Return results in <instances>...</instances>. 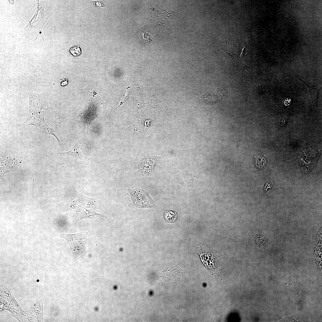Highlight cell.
Instances as JSON below:
<instances>
[{
  "label": "cell",
  "mask_w": 322,
  "mask_h": 322,
  "mask_svg": "<svg viewBox=\"0 0 322 322\" xmlns=\"http://www.w3.org/2000/svg\"><path fill=\"white\" fill-rule=\"evenodd\" d=\"M129 191L132 201L137 207L151 208L155 206L154 202L145 190L131 188L129 189Z\"/></svg>",
  "instance_id": "obj_3"
},
{
  "label": "cell",
  "mask_w": 322,
  "mask_h": 322,
  "mask_svg": "<svg viewBox=\"0 0 322 322\" xmlns=\"http://www.w3.org/2000/svg\"><path fill=\"white\" fill-rule=\"evenodd\" d=\"M159 159L160 157L157 156L149 155L142 157L139 163L138 172L143 176H151Z\"/></svg>",
  "instance_id": "obj_4"
},
{
  "label": "cell",
  "mask_w": 322,
  "mask_h": 322,
  "mask_svg": "<svg viewBox=\"0 0 322 322\" xmlns=\"http://www.w3.org/2000/svg\"><path fill=\"white\" fill-rule=\"evenodd\" d=\"M60 123H60L54 128H51L46 122L44 120V117L40 119L39 122L38 123L35 122V119H34L33 122L30 123V124L27 125L26 126L30 125H34L39 132L46 134L52 135L54 136L57 140L62 151H63L60 144V141L57 136L56 132L54 130V128Z\"/></svg>",
  "instance_id": "obj_8"
},
{
  "label": "cell",
  "mask_w": 322,
  "mask_h": 322,
  "mask_svg": "<svg viewBox=\"0 0 322 322\" xmlns=\"http://www.w3.org/2000/svg\"><path fill=\"white\" fill-rule=\"evenodd\" d=\"M97 200L88 198L82 195L74 189L72 196L67 204L63 208L62 211L75 208L82 205L95 203Z\"/></svg>",
  "instance_id": "obj_5"
},
{
  "label": "cell",
  "mask_w": 322,
  "mask_h": 322,
  "mask_svg": "<svg viewBox=\"0 0 322 322\" xmlns=\"http://www.w3.org/2000/svg\"><path fill=\"white\" fill-rule=\"evenodd\" d=\"M293 74H294L295 76L300 80L301 81H302L307 86L308 89L309 93L313 103L315 115L316 112V108L318 103V93L320 89V88H314L310 86L303 81L302 80L299 78L298 76H296L293 73Z\"/></svg>",
  "instance_id": "obj_10"
},
{
  "label": "cell",
  "mask_w": 322,
  "mask_h": 322,
  "mask_svg": "<svg viewBox=\"0 0 322 322\" xmlns=\"http://www.w3.org/2000/svg\"><path fill=\"white\" fill-rule=\"evenodd\" d=\"M254 244L255 247L265 249L268 246V239L261 234H257L254 237Z\"/></svg>",
  "instance_id": "obj_12"
},
{
  "label": "cell",
  "mask_w": 322,
  "mask_h": 322,
  "mask_svg": "<svg viewBox=\"0 0 322 322\" xmlns=\"http://www.w3.org/2000/svg\"><path fill=\"white\" fill-rule=\"evenodd\" d=\"M92 2L95 5L100 7H104V5L101 3L100 1H93Z\"/></svg>",
  "instance_id": "obj_18"
},
{
  "label": "cell",
  "mask_w": 322,
  "mask_h": 322,
  "mask_svg": "<svg viewBox=\"0 0 322 322\" xmlns=\"http://www.w3.org/2000/svg\"><path fill=\"white\" fill-rule=\"evenodd\" d=\"M253 164L256 168L260 170H263L265 168L267 161L266 158L260 154L254 155L253 158Z\"/></svg>",
  "instance_id": "obj_11"
},
{
  "label": "cell",
  "mask_w": 322,
  "mask_h": 322,
  "mask_svg": "<svg viewBox=\"0 0 322 322\" xmlns=\"http://www.w3.org/2000/svg\"><path fill=\"white\" fill-rule=\"evenodd\" d=\"M60 84L62 86H64L68 84V79L66 78H62L60 79Z\"/></svg>",
  "instance_id": "obj_17"
},
{
  "label": "cell",
  "mask_w": 322,
  "mask_h": 322,
  "mask_svg": "<svg viewBox=\"0 0 322 322\" xmlns=\"http://www.w3.org/2000/svg\"><path fill=\"white\" fill-rule=\"evenodd\" d=\"M165 220L167 222H173L176 221L177 218V213L172 210H166L163 213Z\"/></svg>",
  "instance_id": "obj_13"
},
{
  "label": "cell",
  "mask_w": 322,
  "mask_h": 322,
  "mask_svg": "<svg viewBox=\"0 0 322 322\" xmlns=\"http://www.w3.org/2000/svg\"><path fill=\"white\" fill-rule=\"evenodd\" d=\"M273 187L272 183L269 181L266 182L262 188L263 190L266 193L268 191Z\"/></svg>",
  "instance_id": "obj_16"
},
{
  "label": "cell",
  "mask_w": 322,
  "mask_h": 322,
  "mask_svg": "<svg viewBox=\"0 0 322 322\" xmlns=\"http://www.w3.org/2000/svg\"><path fill=\"white\" fill-rule=\"evenodd\" d=\"M70 53L74 56H77L80 55L81 50L78 46H76L71 48L70 50Z\"/></svg>",
  "instance_id": "obj_15"
},
{
  "label": "cell",
  "mask_w": 322,
  "mask_h": 322,
  "mask_svg": "<svg viewBox=\"0 0 322 322\" xmlns=\"http://www.w3.org/2000/svg\"><path fill=\"white\" fill-rule=\"evenodd\" d=\"M130 94V87L129 86H128L126 89V90L124 93L123 96L122 98V99L120 102V103L118 106L114 110L116 109L117 108L120 107V106L122 105L125 102L127 101L129 98V97Z\"/></svg>",
  "instance_id": "obj_14"
},
{
  "label": "cell",
  "mask_w": 322,
  "mask_h": 322,
  "mask_svg": "<svg viewBox=\"0 0 322 322\" xmlns=\"http://www.w3.org/2000/svg\"><path fill=\"white\" fill-rule=\"evenodd\" d=\"M181 186L186 191H189L196 185L198 179L196 177L188 173H179L175 176Z\"/></svg>",
  "instance_id": "obj_7"
},
{
  "label": "cell",
  "mask_w": 322,
  "mask_h": 322,
  "mask_svg": "<svg viewBox=\"0 0 322 322\" xmlns=\"http://www.w3.org/2000/svg\"><path fill=\"white\" fill-rule=\"evenodd\" d=\"M88 233L84 232L72 234L62 233L60 235L67 241L75 260H81L86 254Z\"/></svg>",
  "instance_id": "obj_1"
},
{
  "label": "cell",
  "mask_w": 322,
  "mask_h": 322,
  "mask_svg": "<svg viewBox=\"0 0 322 322\" xmlns=\"http://www.w3.org/2000/svg\"><path fill=\"white\" fill-rule=\"evenodd\" d=\"M225 95V92L220 88H210L201 96L206 106H212L219 102Z\"/></svg>",
  "instance_id": "obj_6"
},
{
  "label": "cell",
  "mask_w": 322,
  "mask_h": 322,
  "mask_svg": "<svg viewBox=\"0 0 322 322\" xmlns=\"http://www.w3.org/2000/svg\"><path fill=\"white\" fill-rule=\"evenodd\" d=\"M92 147L93 145L90 142L86 139H80L73 148L68 151L53 154L45 159L44 160L53 155L65 154L71 155L81 160L83 158L90 160L89 157Z\"/></svg>",
  "instance_id": "obj_2"
},
{
  "label": "cell",
  "mask_w": 322,
  "mask_h": 322,
  "mask_svg": "<svg viewBox=\"0 0 322 322\" xmlns=\"http://www.w3.org/2000/svg\"><path fill=\"white\" fill-rule=\"evenodd\" d=\"M88 104V108L87 110L83 113V120L82 121H80L83 123L86 124L87 125V131L90 126L91 121L94 119L97 118L98 116L96 113L97 105L101 104L105 106L103 104L99 102H96L91 100Z\"/></svg>",
  "instance_id": "obj_9"
}]
</instances>
